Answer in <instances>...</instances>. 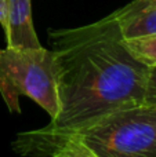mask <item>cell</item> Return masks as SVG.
Masks as SVG:
<instances>
[{"label": "cell", "mask_w": 156, "mask_h": 157, "mask_svg": "<svg viewBox=\"0 0 156 157\" xmlns=\"http://www.w3.org/2000/svg\"><path fill=\"white\" fill-rule=\"evenodd\" d=\"M58 110L40 130L76 131L144 102L149 68L129 52L115 11L88 25L49 32Z\"/></svg>", "instance_id": "1"}, {"label": "cell", "mask_w": 156, "mask_h": 157, "mask_svg": "<svg viewBox=\"0 0 156 157\" xmlns=\"http://www.w3.org/2000/svg\"><path fill=\"white\" fill-rule=\"evenodd\" d=\"M40 136H72L87 145L99 157H156V106H126L76 131L46 132Z\"/></svg>", "instance_id": "2"}, {"label": "cell", "mask_w": 156, "mask_h": 157, "mask_svg": "<svg viewBox=\"0 0 156 157\" xmlns=\"http://www.w3.org/2000/svg\"><path fill=\"white\" fill-rule=\"evenodd\" d=\"M0 94L10 113H21L19 97L24 95L53 119L58 110V97L51 50L43 46L0 50Z\"/></svg>", "instance_id": "3"}, {"label": "cell", "mask_w": 156, "mask_h": 157, "mask_svg": "<svg viewBox=\"0 0 156 157\" xmlns=\"http://www.w3.org/2000/svg\"><path fill=\"white\" fill-rule=\"evenodd\" d=\"M7 47L36 48L41 47L32 18V0H6Z\"/></svg>", "instance_id": "4"}, {"label": "cell", "mask_w": 156, "mask_h": 157, "mask_svg": "<svg viewBox=\"0 0 156 157\" xmlns=\"http://www.w3.org/2000/svg\"><path fill=\"white\" fill-rule=\"evenodd\" d=\"M124 39H134L156 33V3L133 0L115 11Z\"/></svg>", "instance_id": "5"}, {"label": "cell", "mask_w": 156, "mask_h": 157, "mask_svg": "<svg viewBox=\"0 0 156 157\" xmlns=\"http://www.w3.org/2000/svg\"><path fill=\"white\" fill-rule=\"evenodd\" d=\"M129 52L148 68H156V33L134 39H124Z\"/></svg>", "instance_id": "6"}, {"label": "cell", "mask_w": 156, "mask_h": 157, "mask_svg": "<svg viewBox=\"0 0 156 157\" xmlns=\"http://www.w3.org/2000/svg\"><path fill=\"white\" fill-rule=\"evenodd\" d=\"M144 103L156 106V68H149L148 80H146V87H145V97H144Z\"/></svg>", "instance_id": "7"}, {"label": "cell", "mask_w": 156, "mask_h": 157, "mask_svg": "<svg viewBox=\"0 0 156 157\" xmlns=\"http://www.w3.org/2000/svg\"><path fill=\"white\" fill-rule=\"evenodd\" d=\"M7 21V10H6V0H0V25L4 29Z\"/></svg>", "instance_id": "8"}, {"label": "cell", "mask_w": 156, "mask_h": 157, "mask_svg": "<svg viewBox=\"0 0 156 157\" xmlns=\"http://www.w3.org/2000/svg\"><path fill=\"white\" fill-rule=\"evenodd\" d=\"M49 157H68V156L62 155V153H55V155H51V156H49Z\"/></svg>", "instance_id": "9"}, {"label": "cell", "mask_w": 156, "mask_h": 157, "mask_svg": "<svg viewBox=\"0 0 156 157\" xmlns=\"http://www.w3.org/2000/svg\"><path fill=\"white\" fill-rule=\"evenodd\" d=\"M149 2H155L156 3V0H149Z\"/></svg>", "instance_id": "10"}]
</instances>
